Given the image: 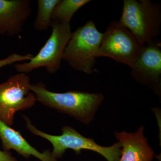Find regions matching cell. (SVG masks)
Returning <instances> with one entry per match:
<instances>
[{"label":"cell","instance_id":"cell-1","mask_svg":"<svg viewBox=\"0 0 161 161\" xmlns=\"http://www.w3.org/2000/svg\"><path fill=\"white\" fill-rule=\"evenodd\" d=\"M30 89L34 94L36 101L43 105L68 114L86 125L93 120L104 98L103 95L99 93L50 92L42 82L31 84Z\"/></svg>","mask_w":161,"mask_h":161},{"label":"cell","instance_id":"cell-2","mask_svg":"<svg viewBox=\"0 0 161 161\" xmlns=\"http://www.w3.org/2000/svg\"><path fill=\"white\" fill-rule=\"evenodd\" d=\"M23 117L26 127L33 134L43 137L52 144V155L57 159L61 158L68 149L74 150L78 154H80L82 150H92L99 153L108 161H119L120 158L122 146L120 142L111 147H102L93 139L84 137L74 128L68 126L62 128L61 135H50L37 129L26 115H23Z\"/></svg>","mask_w":161,"mask_h":161},{"label":"cell","instance_id":"cell-3","mask_svg":"<svg viewBox=\"0 0 161 161\" xmlns=\"http://www.w3.org/2000/svg\"><path fill=\"white\" fill-rule=\"evenodd\" d=\"M119 22L142 43L148 44L160 34V4L150 0H124Z\"/></svg>","mask_w":161,"mask_h":161},{"label":"cell","instance_id":"cell-4","mask_svg":"<svg viewBox=\"0 0 161 161\" xmlns=\"http://www.w3.org/2000/svg\"><path fill=\"white\" fill-rule=\"evenodd\" d=\"M103 33L92 20L74 32L64 52L63 60L76 70L92 74L98 58Z\"/></svg>","mask_w":161,"mask_h":161},{"label":"cell","instance_id":"cell-5","mask_svg":"<svg viewBox=\"0 0 161 161\" xmlns=\"http://www.w3.org/2000/svg\"><path fill=\"white\" fill-rule=\"evenodd\" d=\"M51 34L44 46L29 62L15 64L19 73L27 74L39 68L44 67L50 74L60 69L64 52L72 35L70 24L52 22Z\"/></svg>","mask_w":161,"mask_h":161},{"label":"cell","instance_id":"cell-6","mask_svg":"<svg viewBox=\"0 0 161 161\" xmlns=\"http://www.w3.org/2000/svg\"><path fill=\"white\" fill-rule=\"evenodd\" d=\"M145 44L119 21H112L103 35L98 57H108L132 67Z\"/></svg>","mask_w":161,"mask_h":161},{"label":"cell","instance_id":"cell-7","mask_svg":"<svg viewBox=\"0 0 161 161\" xmlns=\"http://www.w3.org/2000/svg\"><path fill=\"white\" fill-rule=\"evenodd\" d=\"M30 84L29 76L23 73L12 75L0 84V120L9 127L13 125L16 112L35 105L36 99Z\"/></svg>","mask_w":161,"mask_h":161},{"label":"cell","instance_id":"cell-8","mask_svg":"<svg viewBox=\"0 0 161 161\" xmlns=\"http://www.w3.org/2000/svg\"><path fill=\"white\" fill-rule=\"evenodd\" d=\"M131 69V75L137 81L159 92L161 78L160 41L155 40L145 44Z\"/></svg>","mask_w":161,"mask_h":161},{"label":"cell","instance_id":"cell-9","mask_svg":"<svg viewBox=\"0 0 161 161\" xmlns=\"http://www.w3.org/2000/svg\"><path fill=\"white\" fill-rule=\"evenodd\" d=\"M31 13L30 0H0V36L19 34Z\"/></svg>","mask_w":161,"mask_h":161},{"label":"cell","instance_id":"cell-10","mask_svg":"<svg viewBox=\"0 0 161 161\" xmlns=\"http://www.w3.org/2000/svg\"><path fill=\"white\" fill-rule=\"evenodd\" d=\"M144 127L134 133L115 132L116 138L121 144V156L119 161H152L154 153L144 136Z\"/></svg>","mask_w":161,"mask_h":161},{"label":"cell","instance_id":"cell-11","mask_svg":"<svg viewBox=\"0 0 161 161\" xmlns=\"http://www.w3.org/2000/svg\"><path fill=\"white\" fill-rule=\"evenodd\" d=\"M0 138L4 151L14 150L25 158L33 156L41 161H58L57 159L53 157L49 150H45L43 152H40L32 147L19 132L12 129L1 120Z\"/></svg>","mask_w":161,"mask_h":161},{"label":"cell","instance_id":"cell-12","mask_svg":"<svg viewBox=\"0 0 161 161\" xmlns=\"http://www.w3.org/2000/svg\"><path fill=\"white\" fill-rule=\"evenodd\" d=\"M90 2V0H60L54 9L52 22L70 24L74 14Z\"/></svg>","mask_w":161,"mask_h":161},{"label":"cell","instance_id":"cell-13","mask_svg":"<svg viewBox=\"0 0 161 161\" xmlns=\"http://www.w3.org/2000/svg\"><path fill=\"white\" fill-rule=\"evenodd\" d=\"M60 0H38V13L34 27L38 31L47 30L51 26L54 9Z\"/></svg>","mask_w":161,"mask_h":161},{"label":"cell","instance_id":"cell-14","mask_svg":"<svg viewBox=\"0 0 161 161\" xmlns=\"http://www.w3.org/2000/svg\"><path fill=\"white\" fill-rule=\"evenodd\" d=\"M33 57V55L31 54L22 55L14 53L5 59H0V68L16 62L30 60Z\"/></svg>","mask_w":161,"mask_h":161},{"label":"cell","instance_id":"cell-15","mask_svg":"<svg viewBox=\"0 0 161 161\" xmlns=\"http://www.w3.org/2000/svg\"><path fill=\"white\" fill-rule=\"evenodd\" d=\"M0 161H18L9 151L0 150Z\"/></svg>","mask_w":161,"mask_h":161}]
</instances>
